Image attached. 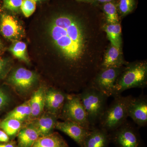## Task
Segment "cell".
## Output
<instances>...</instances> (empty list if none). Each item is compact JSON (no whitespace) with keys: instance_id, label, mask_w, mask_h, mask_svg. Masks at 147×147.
<instances>
[{"instance_id":"obj_16","label":"cell","mask_w":147,"mask_h":147,"mask_svg":"<svg viewBox=\"0 0 147 147\" xmlns=\"http://www.w3.org/2000/svg\"><path fill=\"white\" fill-rule=\"evenodd\" d=\"M46 90L44 87H40L33 93L31 99L29 100L31 109L30 118L33 120L42 114L45 108Z\"/></svg>"},{"instance_id":"obj_19","label":"cell","mask_w":147,"mask_h":147,"mask_svg":"<svg viewBox=\"0 0 147 147\" xmlns=\"http://www.w3.org/2000/svg\"><path fill=\"white\" fill-rule=\"evenodd\" d=\"M31 109L30 100L17 106L7 114L5 119H12L23 123L30 117Z\"/></svg>"},{"instance_id":"obj_30","label":"cell","mask_w":147,"mask_h":147,"mask_svg":"<svg viewBox=\"0 0 147 147\" xmlns=\"http://www.w3.org/2000/svg\"><path fill=\"white\" fill-rule=\"evenodd\" d=\"M0 147H17L16 143L9 142L7 143H0Z\"/></svg>"},{"instance_id":"obj_20","label":"cell","mask_w":147,"mask_h":147,"mask_svg":"<svg viewBox=\"0 0 147 147\" xmlns=\"http://www.w3.org/2000/svg\"><path fill=\"white\" fill-rule=\"evenodd\" d=\"M104 30L110 41V44L121 48V28L119 23L107 24L104 26Z\"/></svg>"},{"instance_id":"obj_18","label":"cell","mask_w":147,"mask_h":147,"mask_svg":"<svg viewBox=\"0 0 147 147\" xmlns=\"http://www.w3.org/2000/svg\"><path fill=\"white\" fill-rule=\"evenodd\" d=\"M39 137L36 130L29 124L18 132L17 147H32Z\"/></svg>"},{"instance_id":"obj_28","label":"cell","mask_w":147,"mask_h":147,"mask_svg":"<svg viewBox=\"0 0 147 147\" xmlns=\"http://www.w3.org/2000/svg\"><path fill=\"white\" fill-rule=\"evenodd\" d=\"M10 98L6 92L0 88V113L8 105Z\"/></svg>"},{"instance_id":"obj_31","label":"cell","mask_w":147,"mask_h":147,"mask_svg":"<svg viewBox=\"0 0 147 147\" xmlns=\"http://www.w3.org/2000/svg\"><path fill=\"white\" fill-rule=\"evenodd\" d=\"M114 0H94V1H96L98 2L103 3H105L111 2H113Z\"/></svg>"},{"instance_id":"obj_26","label":"cell","mask_w":147,"mask_h":147,"mask_svg":"<svg viewBox=\"0 0 147 147\" xmlns=\"http://www.w3.org/2000/svg\"><path fill=\"white\" fill-rule=\"evenodd\" d=\"M36 8V2L34 0H23L21 10L26 17L31 16L35 11Z\"/></svg>"},{"instance_id":"obj_2","label":"cell","mask_w":147,"mask_h":147,"mask_svg":"<svg viewBox=\"0 0 147 147\" xmlns=\"http://www.w3.org/2000/svg\"><path fill=\"white\" fill-rule=\"evenodd\" d=\"M134 97L132 95L123 96L121 94L114 97V100L107 106L101 117L98 127L110 133L125 122L128 117L129 108Z\"/></svg>"},{"instance_id":"obj_21","label":"cell","mask_w":147,"mask_h":147,"mask_svg":"<svg viewBox=\"0 0 147 147\" xmlns=\"http://www.w3.org/2000/svg\"><path fill=\"white\" fill-rule=\"evenodd\" d=\"M22 128V122L12 119H4L0 121V129L5 131L9 138L18 134Z\"/></svg>"},{"instance_id":"obj_32","label":"cell","mask_w":147,"mask_h":147,"mask_svg":"<svg viewBox=\"0 0 147 147\" xmlns=\"http://www.w3.org/2000/svg\"><path fill=\"white\" fill-rule=\"evenodd\" d=\"M3 49V46L2 42L0 39V54L2 52Z\"/></svg>"},{"instance_id":"obj_22","label":"cell","mask_w":147,"mask_h":147,"mask_svg":"<svg viewBox=\"0 0 147 147\" xmlns=\"http://www.w3.org/2000/svg\"><path fill=\"white\" fill-rule=\"evenodd\" d=\"M11 54L19 60L24 61L27 64L30 63L27 51V45L26 43L20 41H13L9 48Z\"/></svg>"},{"instance_id":"obj_9","label":"cell","mask_w":147,"mask_h":147,"mask_svg":"<svg viewBox=\"0 0 147 147\" xmlns=\"http://www.w3.org/2000/svg\"><path fill=\"white\" fill-rule=\"evenodd\" d=\"M0 31L3 36L12 41L18 40L25 36V31L15 17L7 13L0 16Z\"/></svg>"},{"instance_id":"obj_25","label":"cell","mask_w":147,"mask_h":147,"mask_svg":"<svg viewBox=\"0 0 147 147\" xmlns=\"http://www.w3.org/2000/svg\"><path fill=\"white\" fill-rule=\"evenodd\" d=\"M23 0H3L2 9L14 13L21 10Z\"/></svg>"},{"instance_id":"obj_17","label":"cell","mask_w":147,"mask_h":147,"mask_svg":"<svg viewBox=\"0 0 147 147\" xmlns=\"http://www.w3.org/2000/svg\"><path fill=\"white\" fill-rule=\"evenodd\" d=\"M63 137L58 132H53L49 135L39 137L32 147H68Z\"/></svg>"},{"instance_id":"obj_24","label":"cell","mask_w":147,"mask_h":147,"mask_svg":"<svg viewBox=\"0 0 147 147\" xmlns=\"http://www.w3.org/2000/svg\"><path fill=\"white\" fill-rule=\"evenodd\" d=\"M136 6L135 0H120L119 9L121 15L125 16L131 13Z\"/></svg>"},{"instance_id":"obj_23","label":"cell","mask_w":147,"mask_h":147,"mask_svg":"<svg viewBox=\"0 0 147 147\" xmlns=\"http://www.w3.org/2000/svg\"><path fill=\"white\" fill-rule=\"evenodd\" d=\"M103 9L107 24H117L119 23L117 9L114 3L111 2L104 3Z\"/></svg>"},{"instance_id":"obj_1","label":"cell","mask_w":147,"mask_h":147,"mask_svg":"<svg viewBox=\"0 0 147 147\" xmlns=\"http://www.w3.org/2000/svg\"><path fill=\"white\" fill-rule=\"evenodd\" d=\"M48 32L53 45L66 60L74 63L81 61L85 50V36L79 18L69 13L57 14L50 21Z\"/></svg>"},{"instance_id":"obj_34","label":"cell","mask_w":147,"mask_h":147,"mask_svg":"<svg viewBox=\"0 0 147 147\" xmlns=\"http://www.w3.org/2000/svg\"><path fill=\"white\" fill-rule=\"evenodd\" d=\"M34 1H35L36 2V3H40V2L42 1H43V0H34Z\"/></svg>"},{"instance_id":"obj_8","label":"cell","mask_w":147,"mask_h":147,"mask_svg":"<svg viewBox=\"0 0 147 147\" xmlns=\"http://www.w3.org/2000/svg\"><path fill=\"white\" fill-rule=\"evenodd\" d=\"M38 80V76L35 72L21 67L11 72L8 82L18 92L25 94L32 88Z\"/></svg>"},{"instance_id":"obj_4","label":"cell","mask_w":147,"mask_h":147,"mask_svg":"<svg viewBox=\"0 0 147 147\" xmlns=\"http://www.w3.org/2000/svg\"><path fill=\"white\" fill-rule=\"evenodd\" d=\"M77 95L86 112L91 128L96 126L108 106V96L90 86L84 88Z\"/></svg>"},{"instance_id":"obj_15","label":"cell","mask_w":147,"mask_h":147,"mask_svg":"<svg viewBox=\"0 0 147 147\" xmlns=\"http://www.w3.org/2000/svg\"><path fill=\"white\" fill-rule=\"evenodd\" d=\"M124 64L125 62L123 57L121 48L110 44L100 65V69L122 67Z\"/></svg>"},{"instance_id":"obj_3","label":"cell","mask_w":147,"mask_h":147,"mask_svg":"<svg viewBox=\"0 0 147 147\" xmlns=\"http://www.w3.org/2000/svg\"><path fill=\"white\" fill-rule=\"evenodd\" d=\"M147 85L146 62L129 64L125 67L117 79L112 96L121 95L125 91L133 88L144 89Z\"/></svg>"},{"instance_id":"obj_7","label":"cell","mask_w":147,"mask_h":147,"mask_svg":"<svg viewBox=\"0 0 147 147\" xmlns=\"http://www.w3.org/2000/svg\"><path fill=\"white\" fill-rule=\"evenodd\" d=\"M124 68L122 67L100 69L88 86L102 92L108 97L112 96L116 81Z\"/></svg>"},{"instance_id":"obj_29","label":"cell","mask_w":147,"mask_h":147,"mask_svg":"<svg viewBox=\"0 0 147 147\" xmlns=\"http://www.w3.org/2000/svg\"><path fill=\"white\" fill-rule=\"evenodd\" d=\"M10 138L8 135L3 131L0 129V143H7L9 142Z\"/></svg>"},{"instance_id":"obj_27","label":"cell","mask_w":147,"mask_h":147,"mask_svg":"<svg viewBox=\"0 0 147 147\" xmlns=\"http://www.w3.org/2000/svg\"><path fill=\"white\" fill-rule=\"evenodd\" d=\"M11 67L10 61L7 58L0 59V79L5 77Z\"/></svg>"},{"instance_id":"obj_14","label":"cell","mask_w":147,"mask_h":147,"mask_svg":"<svg viewBox=\"0 0 147 147\" xmlns=\"http://www.w3.org/2000/svg\"><path fill=\"white\" fill-rule=\"evenodd\" d=\"M110 143L109 132L96 126L91 129L87 136L84 147H108Z\"/></svg>"},{"instance_id":"obj_33","label":"cell","mask_w":147,"mask_h":147,"mask_svg":"<svg viewBox=\"0 0 147 147\" xmlns=\"http://www.w3.org/2000/svg\"><path fill=\"white\" fill-rule=\"evenodd\" d=\"M77 1H82L92 2L94 1V0H77Z\"/></svg>"},{"instance_id":"obj_13","label":"cell","mask_w":147,"mask_h":147,"mask_svg":"<svg viewBox=\"0 0 147 147\" xmlns=\"http://www.w3.org/2000/svg\"><path fill=\"white\" fill-rule=\"evenodd\" d=\"M58 117L56 115L47 112L42 113L29 124L36 130L39 137H44L54 132Z\"/></svg>"},{"instance_id":"obj_11","label":"cell","mask_w":147,"mask_h":147,"mask_svg":"<svg viewBox=\"0 0 147 147\" xmlns=\"http://www.w3.org/2000/svg\"><path fill=\"white\" fill-rule=\"evenodd\" d=\"M55 129L70 137L81 147H84L85 139L90 131V129L84 128L78 123L69 121H57Z\"/></svg>"},{"instance_id":"obj_12","label":"cell","mask_w":147,"mask_h":147,"mask_svg":"<svg viewBox=\"0 0 147 147\" xmlns=\"http://www.w3.org/2000/svg\"><path fill=\"white\" fill-rule=\"evenodd\" d=\"M67 94L61 90L50 88L45 92V108L47 112L59 117Z\"/></svg>"},{"instance_id":"obj_6","label":"cell","mask_w":147,"mask_h":147,"mask_svg":"<svg viewBox=\"0 0 147 147\" xmlns=\"http://www.w3.org/2000/svg\"><path fill=\"white\" fill-rule=\"evenodd\" d=\"M59 117L64 121L74 122L84 128L92 129L86 112L77 94H67Z\"/></svg>"},{"instance_id":"obj_10","label":"cell","mask_w":147,"mask_h":147,"mask_svg":"<svg viewBox=\"0 0 147 147\" xmlns=\"http://www.w3.org/2000/svg\"><path fill=\"white\" fill-rule=\"evenodd\" d=\"M128 117L139 127L147 125V96L142 93L139 96L134 97L128 109Z\"/></svg>"},{"instance_id":"obj_5","label":"cell","mask_w":147,"mask_h":147,"mask_svg":"<svg viewBox=\"0 0 147 147\" xmlns=\"http://www.w3.org/2000/svg\"><path fill=\"white\" fill-rule=\"evenodd\" d=\"M127 120L118 128L110 132V140L116 147H144L138 127Z\"/></svg>"}]
</instances>
